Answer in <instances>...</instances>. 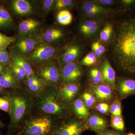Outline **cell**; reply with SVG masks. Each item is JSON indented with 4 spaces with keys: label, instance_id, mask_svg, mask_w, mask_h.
<instances>
[{
    "label": "cell",
    "instance_id": "21",
    "mask_svg": "<svg viewBox=\"0 0 135 135\" xmlns=\"http://www.w3.org/2000/svg\"><path fill=\"white\" fill-rule=\"evenodd\" d=\"M86 123L88 128L99 134L106 129L108 126L106 120L96 114L88 116Z\"/></svg>",
    "mask_w": 135,
    "mask_h": 135
},
{
    "label": "cell",
    "instance_id": "22",
    "mask_svg": "<svg viewBox=\"0 0 135 135\" xmlns=\"http://www.w3.org/2000/svg\"><path fill=\"white\" fill-rule=\"evenodd\" d=\"M99 28V25L98 22L87 20L81 22L79 29L83 36L86 38H91L96 34Z\"/></svg>",
    "mask_w": 135,
    "mask_h": 135
},
{
    "label": "cell",
    "instance_id": "20",
    "mask_svg": "<svg viewBox=\"0 0 135 135\" xmlns=\"http://www.w3.org/2000/svg\"><path fill=\"white\" fill-rule=\"evenodd\" d=\"M0 84L4 89H19L20 83L9 67L0 74Z\"/></svg>",
    "mask_w": 135,
    "mask_h": 135
},
{
    "label": "cell",
    "instance_id": "38",
    "mask_svg": "<svg viewBox=\"0 0 135 135\" xmlns=\"http://www.w3.org/2000/svg\"><path fill=\"white\" fill-rule=\"evenodd\" d=\"M11 60L10 54L8 51L0 50V64L7 65L9 64Z\"/></svg>",
    "mask_w": 135,
    "mask_h": 135
},
{
    "label": "cell",
    "instance_id": "28",
    "mask_svg": "<svg viewBox=\"0 0 135 135\" xmlns=\"http://www.w3.org/2000/svg\"><path fill=\"white\" fill-rule=\"evenodd\" d=\"M74 1L72 0H57L55 1L54 9L57 11L70 9L73 7Z\"/></svg>",
    "mask_w": 135,
    "mask_h": 135
},
{
    "label": "cell",
    "instance_id": "40",
    "mask_svg": "<svg viewBox=\"0 0 135 135\" xmlns=\"http://www.w3.org/2000/svg\"><path fill=\"white\" fill-rule=\"evenodd\" d=\"M94 2L95 3L101 6H109L113 4L114 1L112 0H97L94 1Z\"/></svg>",
    "mask_w": 135,
    "mask_h": 135
},
{
    "label": "cell",
    "instance_id": "6",
    "mask_svg": "<svg viewBox=\"0 0 135 135\" xmlns=\"http://www.w3.org/2000/svg\"><path fill=\"white\" fill-rule=\"evenodd\" d=\"M35 73L47 86L59 87L61 84L60 68L56 61L35 66Z\"/></svg>",
    "mask_w": 135,
    "mask_h": 135
},
{
    "label": "cell",
    "instance_id": "3",
    "mask_svg": "<svg viewBox=\"0 0 135 135\" xmlns=\"http://www.w3.org/2000/svg\"><path fill=\"white\" fill-rule=\"evenodd\" d=\"M59 87L47 86L42 94L36 98V105L41 113L51 116H60L64 114L67 105L59 98Z\"/></svg>",
    "mask_w": 135,
    "mask_h": 135
},
{
    "label": "cell",
    "instance_id": "5",
    "mask_svg": "<svg viewBox=\"0 0 135 135\" xmlns=\"http://www.w3.org/2000/svg\"><path fill=\"white\" fill-rule=\"evenodd\" d=\"M59 54L58 47L50 46L41 42L31 53L25 57L32 65L36 66L55 61Z\"/></svg>",
    "mask_w": 135,
    "mask_h": 135
},
{
    "label": "cell",
    "instance_id": "23",
    "mask_svg": "<svg viewBox=\"0 0 135 135\" xmlns=\"http://www.w3.org/2000/svg\"><path fill=\"white\" fill-rule=\"evenodd\" d=\"M15 22L9 12L3 5H0V29H11Z\"/></svg>",
    "mask_w": 135,
    "mask_h": 135
},
{
    "label": "cell",
    "instance_id": "17",
    "mask_svg": "<svg viewBox=\"0 0 135 135\" xmlns=\"http://www.w3.org/2000/svg\"><path fill=\"white\" fill-rule=\"evenodd\" d=\"M83 11L88 17L94 18L106 15L112 11L101 6L94 2L86 1L83 4Z\"/></svg>",
    "mask_w": 135,
    "mask_h": 135
},
{
    "label": "cell",
    "instance_id": "12",
    "mask_svg": "<svg viewBox=\"0 0 135 135\" xmlns=\"http://www.w3.org/2000/svg\"><path fill=\"white\" fill-rule=\"evenodd\" d=\"M80 90V85L77 82L62 84L59 87V98L63 103L68 105L74 100Z\"/></svg>",
    "mask_w": 135,
    "mask_h": 135
},
{
    "label": "cell",
    "instance_id": "50",
    "mask_svg": "<svg viewBox=\"0 0 135 135\" xmlns=\"http://www.w3.org/2000/svg\"><path fill=\"white\" fill-rule=\"evenodd\" d=\"M100 135L99 134V135Z\"/></svg>",
    "mask_w": 135,
    "mask_h": 135
},
{
    "label": "cell",
    "instance_id": "34",
    "mask_svg": "<svg viewBox=\"0 0 135 135\" xmlns=\"http://www.w3.org/2000/svg\"><path fill=\"white\" fill-rule=\"evenodd\" d=\"M11 103L8 95L0 96V110L9 114Z\"/></svg>",
    "mask_w": 135,
    "mask_h": 135
},
{
    "label": "cell",
    "instance_id": "32",
    "mask_svg": "<svg viewBox=\"0 0 135 135\" xmlns=\"http://www.w3.org/2000/svg\"><path fill=\"white\" fill-rule=\"evenodd\" d=\"M15 40V37L7 36L0 33V50H7L8 47Z\"/></svg>",
    "mask_w": 135,
    "mask_h": 135
},
{
    "label": "cell",
    "instance_id": "9",
    "mask_svg": "<svg viewBox=\"0 0 135 135\" xmlns=\"http://www.w3.org/2000/svg\"><path fill=\"white\" fill-rule=\"evenodd\" d=\"M61 84L77 82L82 75V70L77 63H70L60 67Z\"/></svg>",
    "mask_w": 135,
    "mask_h": 135
},
{
    "label": "cell",
    "instance_id": "35",
    "mask_svg": "<svg viewBox=\"0 0 135 135\" xmlns=\"http://www.w3.org/2000/svg\"><path fill=\"white\" fill-rule=\"evenodd\" d=\"M55 1V0H44L41 2V10L44 15H48L54 9Z\"/></svg>",
    "mask_w": 135,
    "mask_h": 135
},
{
    "label": "cell",
    "instance_id": "36",
    "mask_svg": "<svg viewBox=\"0 0 135 135\" xmlns=\"http://www.w3.org/2000/svg\"><path fill=\"white\" fill-rule=\"evenodd\" d=\"M81 99L88 108H90L94 106L96 101L94 95L89 92H85L83 93L81 96Z\"/></svg>",
    "mask_w": 135,
    "mask_h": 135
},
{
    "label": "cell",
    "instance_id": "26",
    "mask_svg": "<svg viewBox=\"0 0 135 135\" xmlns=\"http://www.w3.org/2000/svg\"><path fill=\"white\" fill-rule=\"evenodd\" d=\"M9 65V67L20 83H23L27 79L26 72L24 69L15 62L12 59Z\"/></svg>",
    "mask_w": 135,
    "mask_h": 135
},
{
    "label": "cell",
    "instance_id": "4",
    "mask_svg": "<svg viewBox=\"0 0 135 135\" xmlns=\"http://www.w3.org/2000/svg\"><path fill=\"white\" fill-rule=\"evenodd\" d=\"M56 126L52 116L41 113L26 121L17 135H51Z\"/></svg>",
    "mask_w": 135,
    "mask_h": 135
},
{
    "label": "cell",
    "instance_id": "46",
    "mask_svg": "<svg viewBox=\"0 0 135 135\" xmlns=\"http://www.w3.org/2000/svg\"><path fill=\"white\" fill-rule=\"evenodd\" d=\"M4 88L1 86L0 84V94H2L4 91Z\"/></svg>",
    "mask_w": 135,
    "mask_h": 135
},
{
    "label": "cell",
    "instance_id": "13",
    "mask_svg": "<svg viewBox=\"0 0 135 135\" xmlns=\"http://www.w3.org/2000/svg\"><path fill=\"white\" fill-rule=\"evenodd\" d=\"M25 90L33 97H38L44 92L47 86L35 74L23 83Z\"/></svg>",
    "mask_w": 135,
    "mask_h": 135
},
{
    "label": "cell",
    "instance_id": "1",
    "mask_svg": "<svg viewBox=\"0 0 135 135\" xmlns=\"http://www.w3.org/2000/svg\"><path fill=\"white\" fill-rule=\"evenodd\" d=\"M113 26L112 58L123 73L135 76V12L119 18Z\"/></svg>",
    "mask_w": 135,
    "mask_h": 135
},
{
    "label": "cell",
    "instance_id": "39",
    "mask_svg": "<svg viewBox=\"0 0 135 135\" xmlns=\"http://www.w3.org/2000/svg\"><path fill=\"white\" fill-rule=\"evenodd\" d=\"M96 108L97 110L102 114H105L110 111V106L106 103H99L97 104Z\"/></svg>",
    "mask_w": 135,
    "mask_h": 135
},
{
    "label": "cell",
    "instance_id": "44",
    "mask_svg": "<svg viewBox=\"0 0 135 135\" xmlns=\"http://www.w3.org/2000/svg\"><path fill=\"white\" fill-rule=\"evenodd\" d=\"M95 44H96L97 47L98 48V49L100 51L101 54H103L105 51V48L103 45H102L99 42H95Z\"/></svg>",
    "mask_w": 135,
    "mask_h": 135
},
{
    "label": "cell",
    "instance_id": "33",
    "mask_svg": "<svg viewBox=\"0 0 135 135\" xmlns=\"http://www.w3.org/2000/svg\"><path fill=\"white\" fill-rule=\"evenodd\" d=\"M122 110L121 103L117 99L113 101L110 106V112L112 116H122Z\"/></svg>",
    "mask_w": 135,
    "mask_h": 135
},
{
    "label": "cell",
    "instance_id": "27",
    "mask_svg": "<svg viewBox=\"0 0 135 135\" xmlns=\"http://www.w3.org/2000/svg\"><path fill=\"white\" fill-rule=\"evenodd\" d=\"M56 20L59 23L62 25H68L72 22L73 15L69 10L61 11L57 13Z\"/></svg>",
    "mask_w": 135,
    "mask_h": 135
},
{
    "label": "cell",
    "instance_id": "37",
    "mask_svg": "<svg viewBox=\"0 0 135 135\" xmlns=\"http://www.w3.org/2000/svg\"><path fill=\"white\" fill-rule=\"evenodd\" d=\"M97 61L96 56L93 52H90L83 59L80 63L82 65L90 66L95 64Z\"/></svg>",
    "mask_w": 135,
    "mask_h": 135
},
{
    "label": "cell",
    "instance_id": "47",
    "mask_svg": "<svg viewBox=\"0 0 135 135\" xmlns=\"http://www.w3.org/2000/svg\"><path fill=\"white\" fill-rule=\"evenodd\" d=\"M3 126H4V125L2 123V122L1 121V119H0V129L1 128H2L3 127Z\"/></svg>",
    "mask_w": 135,
    "mask_h": 135
},
{
    "label": "cell",
    "instance_id": "45",
    "mask_svg": "<svg viewBox=\"0 0 135 135\" xmlns=\"http://www.w3.org/2000/svg\"><path fill=\"white\" fill-rule=\"evenodd\" d=\"M6 65H4L0 64V74H1L3 73L5 71V70H6L7 68Z\"/></svg>",
    "mask_w": 135,
    "mask_h": 135
},
{
    "label": "cell",
    "instance_id": "18",
    "mask_svg": "<svg viewBox=\"0 0 135 135\" xmlns=\"http://www.w3.org/2000/svg\"><path fill=\"white\" fill-rule=\"evenodd\" d=\"M11 7L15 14L20 16H30L34 11L33 4L26 0H14L11 2Z\"/></svg>",
    "mask_w": 135,
    "mask_h": 135
},
{
    "label": "cell",
    "instance_id": "7",
    "mask_svg": "<svg viewBox=\"0 0 135 135\" xmlns=\"http://www.w3.org/2000/svg\"><path fill=\"white\" fill-rule=\"evenodd\" d=\"M40 42V34L36 36L18 35L15 37L13 42V53L25 57L31 53Z\"/></svg>",
    "mask_w": 135,
    "mask_h": 135
},
{
    "label": "cell",
    "instance_id": "29",
    "mask_svg": "<svg viewBox=\"0 0 135 135\" xmlns=\"http://www.w3.org/2000/svg\"><path fill=\"white\" fill-rule=\"evenodd\" d=\"M113 33V25L107 23L105 24L103 29L100 32L99 38L102 41H108L112 36Z\"/></svg>",
    "mask_w": 135,
    "mask_h": 135
},
{
    "label": "cell",
    "instance_id": "14",
    "mask_svg": "<svg viewBox=\"0 0 135 135\" xmlns=\"http://www.w3.org/2000/svg\"><path fill=\"white\" fill-rule=\"evenodd\" d=\"M41 22L33 18H27L20 23L18 26L19 35L36 36L41 32Z\"/></svg>",
    "mask_w": 135,
    "mask_h": 135
},
{
    "label": "cell",
    "instance_id": "15",
    "mask_svg": "<svg viewBox=\"0 0 135 135\" xmlns=\"http://www.w3.org/2000/svg\"><path fill=\"white\" fill-rule=\"evenodd\" d=\"M90 89L96 100L101 103L110 102L114 98L113 89L107 84H93Z\"/></svg>",
    "mask_w": 135,
    "mask_h": 135
},
{
    "label": "cell",
    "instance_id": "10",
    "mask_svg": "<svg viewBox=\"0 0 135 135\" xmlns=\"http://www.w3.org/2000/svg\"><path fill=\"white\" fill-rule=\"evenodd\" d=\"M64 31L57 27H49L40 34L41 42L50 46L57 47L65 37Z\"/></svg>",
    "mask_w": 135,
    "mask_h": 135
},
{
    "label": "cell",
    "instance_id": "11",
    "mask_svg": "<svg viewBox=\"0 0 135 135\" xmlns=\"http://www.w3.org/2000/svg\"><path fill=\"white\" fill-rule=\"evenodd\" d=\"M81 53L80 46L77 44H70L59 55L57 62L60 67L67 64L75 62L79 58Z\"/></svg>",
    "mask_w": 135,
    "mask_h": 135
},
{
    "label": "cell",
    "instance_id": "19",
    "mask_svg": "<svg viewBox=\"0 0 135 135\" xmlns=\"http://www.w3.org/2000/svg\"><path fill=\"white\" fill-rule=\"evenodd\" d=\"M100 71L104 81L113 89H116V73L108 59L104 60Z\"/></svg>",
    "mask_w": 135,
    "mask_h": 135
},
{
    "label": "cell",
    "instance_id": "43",
    "mask_svg": "<svg viewBox=\"0 0 135 135\" xmlns=\"http://www.w3.org/2000/svg\"><path fill=\"white\" fill-rule=\"evenodd\" d=\"M92 49L93 53L96 56H99L102 55L100 51L98 49V48L97 47L96 44H95V42L92 44Z\"/></svg>",
    "mask_w": 135,
    "mask_h": 135
},
{
    "label": "cell",
    "instance_id": "30",
    "mask_svg": "<svg viewBox=\"0 0 135 135\" xmlns=\"http://www.w3.org/2000/svg\"><path fill=\"white\" fill-rule=\"evenodd\" d=\"M89 75L90 79L94 84H103L104 82L101 71L97 68H93L90 69Z\"/></svg>",
    "mask_w": 135,
    "mask_h": 135
},
{
    "label": "cell",
    "instance_id": "49",
    "mask_svg": "<svg viewBox=\"0 0 135 135\" xmlns=\"http://www.w3.org/2000/svg\"><path fill=\"white\" fill-rule=\"evenodd\" d=\"M7 135H12L10 134H8Z\"/></svg>",
    "mask_w": 135,
    "mask_h": 135
},
{
    "label": "cell",
    "instance_id": "41",
    "mask_svg": "<svg viewBox=\"0 0 135 135\" xmlns=\"http://www.w3.org/2000/svg\"><path fill=\"white\" fill-rule=\"evenodd\" d=\"M100 135H123L120 131H114L110 129H105V130L99 133Z\"/></svg>",
    "mask_w": 135,
    "mask_h": 135
},
{
    "label": "cell",
    "instance_id": "2",
    "mask_svg": "<svg viewBox=\"0 0 135 135\" xmlns=\"http://www.w3.org/2000/svg\"><path fill=\"white\" fill-rule=\"evenodd\" d=\"M8 95L11 103L10 127L11 129H15L31 112L34 104V98L25 90H16Z\"/></svg>",
    "mask_w": 135,
    "mask_h": 135
},
{
    "label": "cell",
    "instance_id": "42",
    "mask_svg": "<svg viewBox=\"0 0 135 135\" xmlns=\"http://www.w3.org/2000/svg\"><path fill=\"white\" fill-rule=\"evenodd\" d=\"M120 2L126 7H130L135 5V0H122L120 1Z\"/></svg>",
    "mask_w": 135,
    "mask_h": 135
},
{
    "label": "cell",
    "instance_id": "48",
    "mask_svg": "<svg viewBox=\"0 0 135 135\" xmlns=\"http://www.w3.org/2000/svg\"><path fill=\"white\" fill-rule=\"evenodd\" d=\"M127 135H135V134L132 133H128Z\"/></svg>",
    "mask_w": 135,
    "mask_h": 135
},
{
    "label": "cell",
    "instance_id": "16",
    "mask_svg": "<svg viewBox=\"0 0 135 135\" xmlns=\"http://www.w3.org/2000/svg\"><path fill=\"white\" fill-rule=\"evenodd\" d=\"M116 89L119 96L126 98L135 95V80L126 78H118L116 82Z\"/></svg>",
    "mask_w": 135,
    "mask_h": 135
},
{
    "label": "cell",
    "instance_id": "8",
    "mask_svg": "<svg viewBox=\"0 0 135 135\" xmlns=\"http://www.w3.org/2000/svg\"><path fill=\"white\" fill-rule=\"evenodd\" d=\"M88 128L83 120H71L56 126L51 135H81Z\"/></svg>",
    "mask_w": 135,
    "mask_h": 135
},
{
    "label": "cell",
    "instance_id": "24",
    "mask_svg": "<svg viewBox=\"0 0 135 135\" xmlns=\"http://www.w3.org/2000/svg\"><path fill=\"white\" fill-rule=\"evenodd\" d=\"M73 110L78 117L87 119L89 115L88 107L81 98H77L74 101L72 104Z\"/></svg>",
    "mask_w": 135,
    "mask_h": 135
},
{
    "label": "cell",
    "instance_id": "25",
    "mask_svg": "<svg viewBox=\"0 0 135 135\" xmlns=\"http://www.w3.org/2000/svg\"><path fill=\"white\" fill-rule=\"evenodd\" d=\"M11 57L15 62L24 69L27 78L31 77L35 74L32 65L25 57L13 53Z\"/></svg>",
    "mask_w": 135,
    "mask_h": 135
},
{
    "label": "cell",
    "instance_id": "31",
    "mask_svg": "<svg viewBox=\"0 0 135 135\" xmlns=\"http://www.w3.org/2000/svg\"><path fill=\"white\" fill-rule=\"evenodd\" d=\"M111 125L112 127L120 132L125 129V123L122 116H111Z\"/></svg>",
    "mask_w": 135,
    "mask_h": 135
}]
</instances>
